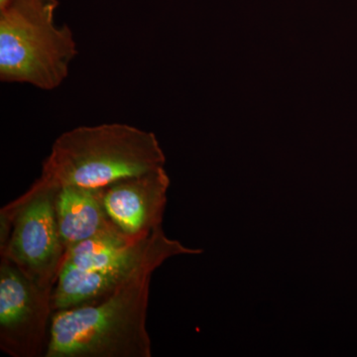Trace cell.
<instances>
[{"instance_id":"52a82bcc","label":"cell","mask_w":357,"mask_h":357,"mask_svg":"<svg viewBox=\"0 0 357 357\" xmlns=\"http://www.w3.org/2000/svg\"><path fill=\"white\" fill-rule=\"evenodd\" d=\"M169 185L164 167L117 181L103 188L107 215L133 243L149 238L162 229Z\"/></svg>"},{"instance_id":"8992f818","label":"cell","mask_w":357,"mask_h":357,"mask_svg":"<svg viewBox=\"0 0 357 357\" xmlns=\"http://www.w3.org/2000/svg\"><path fill=\"white\" fill-rule=\"evenodd\" d=\"M52 293L13 263H0V349L13 357L45 356L51 319Z\"/></svg>"},{"instance_id":"5b68a950","label":"cell","mask_w":357,"mask_h":357,"mask_svg":"<svg viewBox=\"0 0 357 357\" xmlns=\"http://www.w3.org/2000/svg\"><path fill=\"white\" fill-rule=\"evenodd\" d=\"M201 252L185 248L178 241L168 238L163 229H159L98 269L61 270L52 293V309L54 312L93 302L114 293L141 273L154 272L169 258Z\"/></svg>"},{"instance_id":"3957f363","label":"cell","mask_w":357,"mask_h":357,"mask_svg":"<svg viewBox=\"0 0 357 357\" xmlns=\"http://www.w3.org/2000/svg\"><path fill=\"white\" fill-rule=\"evenodd\" d=\"M58 0H10L0 8V79L59 88L77 56L69 26L55 22Z\"/></svg>"},{"instance_id":"6da1fadb","label":"cell","mask_w":357,"mask_h":357,"mask_svg":"<svg viewBox=\"0 0 357 357\" xmlns=\"http://www.w3.org/2000/svg\"><path fill=\"white\" fill-rule=\"evenodd\" d=\"M164 164L165 155L153 132L123 123L81 126L55 140L32 185L102 189Z\"/></svg>"},{"instance_id":"7a4b0ae2","label":"cell","mask_w":357,"mask_h":357,"mask_svg":"<svg viewBox=\"0 0 357 357\" xmlns=\"http://www.w3.org/2000/svg\"><path fill=\"white\" fill-rule=\"evenodd\" d=\"M146 271L100 299L54 312L45 357H151Z\"/></svg>"},{"instance_id":"ba28073f","label":"cell","mask_w":357,"mask_h":357,"mask_svg":"<svg viewBox=\"0 0 357 357\" xmlns=\"http://www.w3.org/2000/svg\"><path fill=\"white\" fill-rule=\"evenodd\" d=\"M102 191L103 188L64 187L57 189L56 220L66 251L91 237L117 229L105 211Z\"/></svg>"},{"instance_id":"9c48e42d","label":"cell","mask_w":357,"mask_h":357,"mask_svg":"<svg viewBox=\"0 0 357 357\" xmlns=\"http://www.w3.org/2000/svg\"><path fill=\"white\" fill-rule=\"evenodd\" d=\"M10 0H0V8L6 6Z\"/></svg>"},{"instance_id":"277c9868","label":"cell","mask_w":357,"mask_h":357,"mask_svg":"<svg viewBox=\"0 0 357 357\" xmlns=\"http://www.w3.org/2000/svg\"><path fill=\"white\" fill-rule=\"evenodd\" d=\"M57 189L31 185L0 211L11 222L6 248L0 250L33 282L53 291L62 268L66 248L56 220Z\"/></svg>"}]
</instances>
